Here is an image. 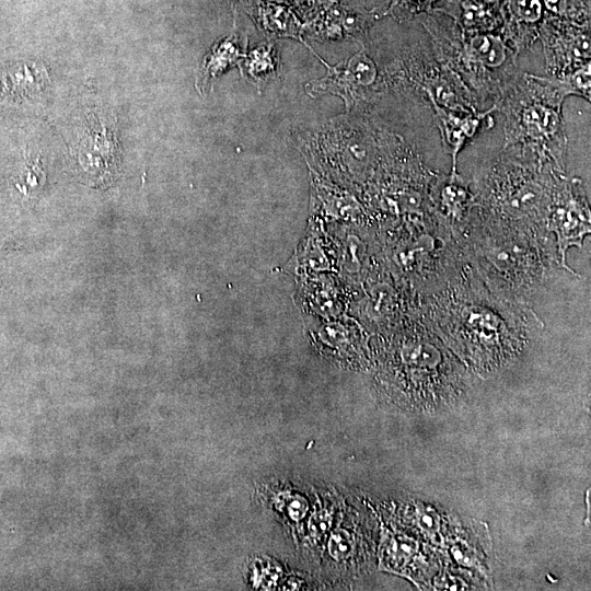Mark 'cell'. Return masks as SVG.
<instances>
[{"instance_id":"cell-14","label":"cell","mask_w":591,"mask_h":591,"mask_svg":"<svg viewBox=\"0 0 591 591\" xmlns=\"http://www.w3.org/2000/svg\"><path fill=\"white\" fill-rule=\"evenodd\" d=\"M455 176H451L450 183L441 193L443 207L454 216L461 212L468 201L467 190L460 184L454 183Z\"/></svg>"},{"instance_id":"cell-15","label":"cell","mask_w":591,"mask_h":591,"mask_svg":"<svg viewBox=\"0 0 591 591\" xmlns=\"http://www.w3.org/2000/svg\"><path fill=\"white\" fill-rule=\"evenodd\" d=\"M296 9L301 15L311 18L326 10L335 0H276Z\"/></svg>"},{"instance_id":"cell-16","label":"cell","mask_w":591,"mask_h":591,"mask_svg":"<svg viewBox=\"0 0 591 591\" xmlns=\"http://www.w3.org/2000/svg\"><path fill=\"white\" fill-rule=\"evenodd\" d=\"M350 551L349 540L346 533L339 531L335 533L329 542V553L335 558H344Z\"/></svg>"},{"instance_id":"cell-1","label":"cell","mask_w":591,"mask_h":591,"mask_svg":"<svg viewBox=\"0 0 591 591\" xmlns=\"http://www.w3.org/2000/svg\"><path fill=\"white\" fill-rule=\"evenodd\" d=\"M314 55L327 69L325 77L312 80L305 85L308 94L316 97L322 94H334L343 99L346 109H350L367 90L374 84L378 76L373 60L367 55L364 48L338 62L328 65L317 54Z\"/></svg>"},{"instance_id":"cell-9","label":"cell","mask_w":591,"mask_h":591,"mask_svg":"<svg viewBox=\"0 0 591 591\" xmlns=\"http://www.w3.org/2000/svg\"><path fill=\"white\" fill-rule=\"evenodd\" d=\"M465 47L470 59L486 68H498L508 60L505 42L490 33H473Z\"/></svg>"},{"instance_id":"cell-3","label":"cell","mask_w":591,"mask_h":591,"mask_svg":"<svg viewBox=\"0 0 591 591\" xmlns=\"http://www.w3.org/2000/svg\"><path fill=\"white\" fill-rule=\"evenodd\" d=\"M430 99V97H429ZM434 114L438 120L442 138L449 147V151L452 155V173L451 176L456 175V160L457 154L464 143L471 139L480 128L483 121L487 119V116L491 114L495 106L485 113H466L465 115H457L453 109H448L436 103L430 99Z\"/></svg>"},{"instance_id":"cell-11","label":"cell","mask_w":591,"mask_h":591,"mask_svg":"<svg viewBox=\"0 0 591 591\" xmlns=\"http://www.w3.org/2000/svg\"><path fill=\"white\" fill-rule=\"evenodd\" d=\"M542 78V77H541ZM563 100L567 95H579L590 100L591 67L590 61L561 77L542 78Z\"/></svg>"},{"instance_id":"cell-6","label":"cell","mask_w":591,"mask_h":591,"mask_svg":"<svg viewBox=\"0 0 591 591\" xmlns=\"http://www.w3.org/2000/svg\"><path fill=\"white\" fill-rule=\"evenodd\" d=\"M247 38L236 31L221 38L207 53L198 71L197 83L206 85L210 79L221 74L230 67H241L245 56Z\"/></svg>"},{"instance_id":"cell-17","label":"cell","mask_w":591,"mask_h":591,"mask_svg":"<svg viewBox=\"0 0 591 591\" xmlns=\"http://www.w3.org/2000/svg\"><path fill=\"white\" fill-rule=\"evenodd\" d=\"M246 1H248V0H246Z\"/></svg>"},{"instance_id":"cell-10","label":"cell","mask_w":591,"mask_h":591,"mask_svg":"<svg viewBox=\"0 0 591 591\" xmlns=\"http://www.w3.org/2000/svg\"><path fill=\"white\" fill-rule=\"evenodd\" d=\"M242 63L241 69L244 67V73L260 89V84L277 73V50L273 44L262 45L245 57Z\"/></svg>"},{"instance_id":"cell-4","label":"cell","mask_w":591,"mask_h":591,"mask_svg":"<svg viewBox=\"0 0 591 591\" xmlns=\"http://www.w3.org/2000/svg\"><path fill=\"white\" fill-rule=\"evenodd\" d=\"M551 225L557 235L558 251L566 267L568 248L572 245L580 246L583 237L590 233L589 211L570 199L553 210Z\"/></svg>"},{"instance_id":"cell-2","label":"cell","mask_w":591,"mask_h":591,"mask_svg":"<svg viewBox=\"0 0 591 591\" xmlns=\"http://www.w3.org/2000/svg\"><path fill=\"white\" fill-rule=\"evenodd\" d=\"M560 104L555 96L545 101L520 102L509 109L506 123V143L540 142L558 137L561 127Z\"/></svg>"},{"instance_id":"cell-7","label":"cell","mask_w":591,"mask_h":591,"mask_svg":"<svg viewBox=\"0 0 591 591\" xmlns=\"http://www.w3.org/2000/svg\"><path fill=\"white\" fill-rule=\"evenodd\" d=\"M376 15L371 12L350 10L335 0L317 18L318 28L333 38H358L363 35Z\"/></svg>"},{"instance_id":"cell-13","label":"cell","mask_w":591,"mask_h":591,"mask_svg":"<svg viewBox=\"0 0 591 591\" xmlns=\"http://www.w3.org/2000/svg\"><path fill=\"white\" fill-rule=\"evenodd\" d=\"M438 0H392L386 11L393 18L403 21L428 11Z\"/></svg>"},{"instance_id":"cell-12","label":"cell","mask_w":591,"mask_h":591,"mask_svg":"<svg viewBox=\"0 0 591 591\" xmlns=\"http://www.w3.org/2000/svg\"><path fill=\"white\" fill-rule=\"evenodd\" d=\"M543 0H509L508 11L515 23L535 24L543 15Z\"/></svg>"},{"instance_id":"cell-5","label":"cell","mask_w":591,"mask_h":591,"mask_svg":"<svg viewBox=\"0 0 591 591\" xmlns=\"http://www.w3.org/2000/svg\"><path fill=\"white\" fill-rule=\"evenodd\" d=\"M439 10L452 16L470 33H488L500 23L499 10L494 0H445Z\"/></svg>"},{"instance_id":"cell-8","label":"cell","mask_w":591,"mask_h":591,"mask_svg":"<svg viewBox=\"0 0 591 591\" xmlns=\"http://www.w3.org/2000/svg\"><path fill=\"white\" fill-rule=\"evenodd\" d=\"M247 2L248 13L263 32L275 36L301 37V23L286 5L260 0Z\"/></svg>"}]
</instances>
